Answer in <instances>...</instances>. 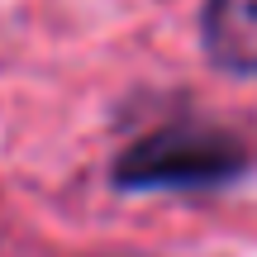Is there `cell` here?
<instances>
[{
    "label": "cell",
    "instance_id": "6da1fadb",
    "mask_svg": "<svg viewBox=\"0 0 257 257\" xmlns=\"http://www.w3.org/2000/svg\"><path fill=\"white\" fill-rule=\"evenodd\" d=\"M243 167V148L210 128H167L119 157L124 186H210Z\"/></svg>",
    "mask_w": 257,
    "mask_h": 257
},
{
    "label": "cell",
    "instance_id": "7a4b0ae2",
    "mask_svg": "<svg viewBox=\"0 0 257 257\" xmlns=\"http://www.w3.org/2000/svg\"><path fill=\"white\" fill-rule=\"evenodd\" d=\"M205 48L219 67L257 76V0H210Z\"/></svg>",
    "mask_w": 257,
    "mask_h": 257
}]
</instances>
